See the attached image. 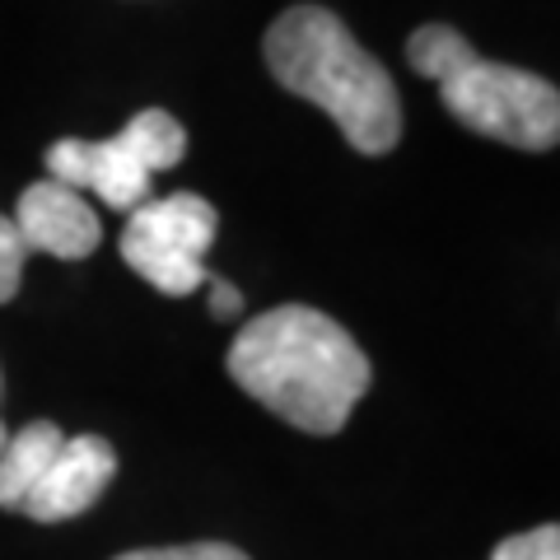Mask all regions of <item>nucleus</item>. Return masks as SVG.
Instances as JSON below:
<instances>
[{"label": "nucleus", "mask_w": 560, "mask_h": 560, "mask_svg": "<svg viewBox=\"0 0 560 560\" xmlns=\"http://www.w3.org/2000/svg\"><path fill=\"white\" fill-rule=\"evenodd\" d=\"M183 154V121L164 108H145L108 140H57L47 150V173L75 191H94L113 210H136L140 201H150L154 173L173 168Z\"/></svg>", "instance_id": "4"}, {"label": "nucleus", "mask_w": 560, "mask_h": 560, "mask_svg": "<svg viewBox=\"0 0 560 560\" xmlns=\"http://www.w3.org/2000/svg\"><path fill=\"white\" fill-rule=\"evenodd\" d=\"M230 378L294 430L337 434L370 393V355L337 318L280 304L234 337Z\"/></svg>", "instance_id": "1"}, {"label": "nucleus", "mask_w": 560, "mask_h": 560, "mask_svg": "<svg viewBox=\"0 0 560 560\" xmlns=\"http://www.w3.org/2000/svg\"><path fill=\"white\" fill-rule=\"evenodd\" d=\"M61 444H66V434L57 420H28L24 430L10 434L5 448H0V510H20L24 495L51 467Z\"/></svg>", "instance_id": "8"}, {"label": "nucleus", "mask_w": 560, "mask_h": 560, "mask_svg": "<svg viewBox=\"0 0 560 560\" xmlns=\"http://www.w3.org/2000/svg\"><path fill=\"white\" fill-rule=\"evenodd\" d=\"M24 261H28V248H24L20 230H14V220H10V215H0V304L20 294Z\"/></svg>", "instance_id": "10"}, {"label": "nucleus", "mask_w": 560, "mask_h": 560, "mask_svg": "<svg viewBox=\"0 0 560 560\" xmlns=\"http://www.w3.org/2000/svg\"><path fill=\"white\" fill-rule=\"evenodd\" d=\"M117 477V453L108 440L98 434H75L57 448L51 467L38 477V486L24 495L20 514H28L33 523H61L75 518L84 510H94V500L108 490V481Z\"/></svg>", "instance_id": "6"}, {"label": "nucleus", "mask_w": 560, "mask_h": 560, "mask_svg": "<svg viewBox=\"0 0 560 560\" xmlns=\"http://www.w3.org/2000/svg\"><path fill=\"white\" fill-rule=\"evenodd\" d=\"M14 230H20L28 253H47L61 261H80L98 248L103 224L94 215V206L84 201V191L66 187L57 178L24 187L20 210H14Z\"/></svg>", "instance_id": "7"}, {"label": "nucleus", "mask_w": 560, "mask_h": 560, "mask_svg": "<svg viewBox=\"0 0 560 560\" xmlns=\"http://www.w3.org/2000/svg\"><path fill=\"white\" fill-rule=\"evenodd\" d=\"M113 560H248L230 541H191V547H150V551H127Z\"/></svg>", "instance_id": "11"}, {"label": "nucleus", "mask_w": 560, "mask_h": 560, "mask_svg": "<svg viewBox=\"0 0 560 560\" xmlns=\"http://www.w3.org/2000/svg\"><path fill=\"white\" fill-rule=\"evenodd\" d=\"M220 215L215 206L197 191H173L160 201H140L136 210H127V230H121V261L150 280L168 300H183V294H197L206 285V253L215 243Z\"/></svg>", "instance_id": "5"}, {"label": "nucleus", "mask_w": 560, "mask_h": 560, "mask_svg": "<svg viewBox=\"0 0 560 560\" xmlns=\"http://www.w3.org/2000/svg\"><path fill=\"white\" fill-rule=\"evenodd\" d=\"M5 440H10V430H5V425H0V448H5Z\"/></svg>", "instance_id": "13"}, {"label": "nucleus", "mask_w": 560, "mask_h": 560, "mask_svg": "<svg viewBox=\"0 0 560 560\" xmlns=\"http://www.w3.org/2000/svg\"><path fill=\"white\" fill-rule=\"evenodd\" d=\"M490 560H560V528L556 523H541L533 533H518V537H504Z\"/></svg>", "instance_id": "9"}, {"label": "nucleus", "mask_w": 560, "mask_h": 560, "mask_svg": "<svg viewBox=\"0 0 560 560\" xmlns=\"http://www.w3.org/2000/svg\"><path fill=\"white\" fill-rule=\"evenodd\" d=\"M407 61L416 75L440 84L444 108L467 131L514 150H551L560 136V94L533 70L486 61L458 28L425 24L411 33Z\"/></svg>", "instance_id": "3"}, {"label": "nucleus", "mask_w": 560, "mask_h": 560, "mask_svg": "<svg viewBox=\"0 0 560 560\" xmlns=\"http://www.w3.org/2000/svg\"><path fill=\"white\" fill-rule=\"evenodd\" d=\"M267 66L290 94L318 103L360 154H388L401 140L393 75L331 10L294 5L280 14L267 28Z\"/></svg>", "instance_id": "2"}, {"label": "nucleus", "mask_w": 560, "mask_h": 560, "mask_svg": "<svg viewBox=\"0 0 560 560\" xmlns=\"http://www.w3.org/2000/svg\"><path fill=\"white\" fill-rule=\"evenodd\" d=\"M206 290H210V308H215V318H234V313H243V294L230 285V280L206 276Z\"/></svg>", "instance_id": "12"}]
</instances>
